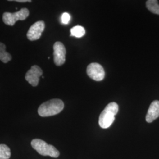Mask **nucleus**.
<instances>
[{"instance_id":"1","label":"nucleus","mask_w":159,"mask_h":159,"mask_svg":"<svg viewBox=\"0 0 159 159\" xmlns=\"http://www.w3.org/2000/svg\"><path fill=\"white\" fill-rule=\"evenodd\" d=\"M64 107L62 100L52 99L43 103L38 109V113L41 117H50L60 113Z\"/></svg>"},{"instance_id":"2","label":"nucleus","mask_w":159,"mask_h":159,"mask_svg":"<svg viewBox=\"0 0 159 159\" xmlns=\"http://www.w3.org/2000/svg\"><path fill=\"white\" fill-rule=\"evenodd\" d=\"M119 111V106L115 102H111L107 105L99 117L98 123L102 129L110 127L115 120V116Z\"/></svg>"},{"instance_id":"3","label":"nucleus","mask_w":159,"mask_h":159,"mask_svg":"<svg viewBox=\"0 0 159 159\" xmlns=\"http://www.w3.org/2000/svg\"><path fill=\"white\" fill-rule=\"evenodd\" d=\"M31 146L39 153L42 156H48L51 157L57 158L60 156V152L53 146L48 144L46 142L35 139L31 141Z\"/></svg>"},{"instance_id":"4","label":"nucleus","mask_w":159,"mask_h":159,"mask_svg":"<svg viewBox=\"0 0 159 159\" xmlns=\"http://www.w3.org/2000/svg\"><path fill=\"white\" fill-rule=\"evenodd\" d=\"M29 10L26 8H21L18 11L11 13L6 12L2 15V20L7 25L12 26L18 20H25L29 16Z\"/></svg>"},{"instance_id":"5","label":"nucleus","mask_w":159,"mask_h":159,"mask_svg":"<svg viewBox=\"0 0 159 159\" xmlns=\"http://www.w3.org/2000/svg\"><path fill=\"white\" fill-rule=\"evenodd\" d=\"M87 73L91 79L100 81L104 79L105 72L102 66L97 63L90 64L87 68Z\"/></svg>"},{"instance_id":"6","label":"nucleus","mask_w":159,"mask_h":159,"mask_svg":"<svg viewBox=\"0 0 159 159\" xmlns=\"http://www.w3.org/2000/svg\"><path fill=\"white\" fill-rule=\"evenodd\" d=\"M54 61L57 66H62L66 61V50L62 43L57 41L53 46Z\"/></svg>"},{"instance_id":"7","label":"nucleus","mask_w":159,"mask_h":159,"mask_svg":"<svg viewBox=\"0 0 159 159\" xmlns=\"http://www.w3.org/2000/svg\"><path fill=\"white\" fill-rule=\"evenodd\" d=\"M43 75V70L39 66H33L27 72L25 79L28 81L30 84L36 87L39 84L40 77Z\"/></svg>"},{"instance_id":"8","label":"nucleus","mask_w":159,"mask_h":159,"mask_svg":"<svg viewBox=\"0 0 159 159\" xmlns=\"http://www.w3.org/2000/svg\"><path fill=\"white\" fill-rule=\"evenodd\" d=\"M45 29V23L43 21H39L33 24L27 34V39L30 41L39 40Z\"/></svg>"},{"instance_id":"9","label":"nucleus","mask_w":159,"mask_h":159,"mask_svg":"<svg viewBox=\"0 0 159 159\" xmlns=\"http://www.w3.org/2000/svg\"><path fill=\"white\" fill-rule=\"evenodd\" d=\"M159 117V101L154 100L150 105L146 117V120L148 123H152Z\"/></svg>"},{"instance_id":"10","label":"nucleus","mask_w":159,"mask_h":159,"mask_svg":"<svg viewBox=\"0 0 159 159\" xmlns=\"http://www.w3.org/2000/svg\"><path fill=\"white\" fill-rule=\"evenodd\" d=\"M4 44L0 42V60L4 63H7L11 60V54L6 51Z\"/></svg>"},{"instance_id":"11","label":"nucleus","mask_w":159,"mask_h":159,"mask_svg":"<svg viewBox=\"0 0 159 159\" xmlns=\"http://www.w3.org/2000/svg\"><path fill=\"white\" fill-rule=\"evenodd\" d=\"M148 10L152 13L159 15V4L156 0H148L146 2Z\"/></svg>"},{"instance_id":"12","label":"nucleus","mask_w":159,"mask_h":159,"mask_svg":"<svg viewBox=\"0 0 159 159\" xmlns=\"http://www.w3.org/2000/svg\"><path fill=\"white\" fill-rule=\"evenodd\" d=\"M70 33L71 36H74L77 38H81L84 35L85 30L83 27L81 25H76L70 30Z\"/></svg>"},{"instance_id":"13","label":"nucleus","mask_w":159,"mask_h":159,"mask_svg":"<svg viewBox=\"0 0 159 159\" xmlns=\"http://www.w3.org/2000/svg\"><path fill=\"white\" fill-rule=\"evenodd\" d=\"M11 157L10 148L6 144H0V159H9Z\"/></svg>"},{"instance_id":"14","label":"nucleus","mask_w":159,"mask_h":159,"mask_svg":"<svg viewBox=\"0 0 159 159\" xmlns=\"http://www.w3.org/2000/svg\"><path fill=\"white\" fill-rule=\"evenodd\" d=\"M71 20V16L67 12H64L61 17V21L63 24H68L70 21Z\"/></svg>"},{"instance_id":"15","label":"nucleus","mask_w":159,"mask_h":159,"mask_svg":"<svg viewBox=\"0 0 159 159\" xmlns=\"http://www.w3.org/2000/svg\"><path fill=\"white\" fill-rule=\"evenodd\" d=\"M16 2H31V0H16L14 1Z\"/></svg>"}]
</instances>
